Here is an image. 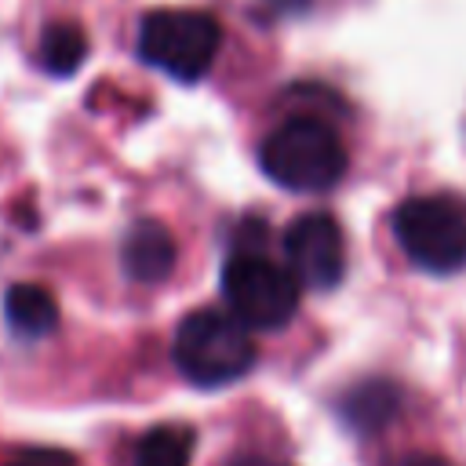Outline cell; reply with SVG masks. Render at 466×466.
<instances>
[{
	"instance_id": "obj_1",
	"label": "cell",
	"mask_w": 466,
	"mask_h": 466,
	"mask_svg": "<svg viewBox=\"0 0 466 466\" xmlns=\"http://www.w3.org/2000/svg\"><path fill=\"white\" fill-rule=\"evenodd\" d=\"M262 171L295 193H320L331 189L346 175V146L331 124L320 116H291L284 120L258 149Z\"/></svg>"
},
{
	"instance_id": "obj_2",
	"label": "cell",
	"mask_w": 466,
	"mask_h": 466,
	"mask_svg": "<svg viewBox=\"0 0 466 466\" xmlns=\"http://www.w3.org/2000/svg\"><path fill=\"white\" fill-rule=\"evenodd\" d=\"M175 364L197 386H226L251 371L255 339L233 313L197 309L175 331Z\"/></svg>"
},
{
	"instance_id": "obj_3",
	"label": "cell",
	"mask_w": 466,
	"mask_h": 466,
	"mask_svg": "<svg viewBox=\"0 0 466 466\" xmlns=\"http://www.w3.org/2000/svg\"><path fill=\"white\" fill-rule=\"evenodd\" d=\"M222 29L208 11L160 7L138 25V55L182 84H197L218 55Z\"/></svg>"
},
{
	"instance_id": "obj_4",
	"label": "cell",
	"mask_w": 466,
	"mask_h": 466,
	"mask_svg": "<svg viewBox=\"0 0 466 466\" xmlns=\"http://www.w3.org/2000/svg\"><path fill=\"white\" fill-rule=\"evenodd\" d=\"M393 237L415 266L455 273L466 266V204L444 193L408 197L393 215Z\"/></svg>"
},
{
	"instance_id": "obj_5",
	"label": "cell",
	"mask_w": 466,
	"mask_h": 466,
	"mask_svg": "<svg viewBox=\"0 0 466 466\" xmlns=\"http://www.w3.org/2000/svg\"><path fill=\"white\" fill-rule=\"evenodd\" d=\"M299 280L262 251H237L222 269V295L244 328H284L299 309Z\"/></svg>"
},
{
	"instance_id": "obj_6",
	"label": "cell",
	"mask_w": 466,
	"mask_h": 466,
	"mask_svg": "<svg viewBox=\"0 0 466 466\" xmlns=\"http://www.w3.org/2000/svg\"><path fill=\"white\" fill-rule=\"evenodd\" d=\"M284 255L295 280L309 291H328L346 273V237L324 211L299 215L284 229Z\"/></svg>"
},
{
	"instance_id": "obj_7",
	"label": "cell",
	"mask_w": 466,
	"mask_h": 466,
	"mask_svg": "<svg viewBox=\"0 0 466 466\" xmlns=\"http://www.w3.org/2000/svg\"><path fill=\"white\" fill-rule=\"evenodd\" d=\"M175 266V240L157 218H138L124 237V269L138 284H157Z\"/></svg>"
},
{
	"instance_id": "obj_8",
	"label": "cell",
	"mask_w": 466,
	"mask_h": 466,
	"mask_svg": "<svg viewBox=\"0 0 466 466\" xmlns=\"http://www.w3.org/2000/svg\"><path fill=\"white\" fill-rule=\"evenodd\" d=\"M4 317L22 339L51 335L58 324V302L40 284H15L4 295Z\"/></svg>"
},
{
	"instance_id": "obj_9",
	"label": "cell",
	"mask_w": 466,
	"mask_h": 466,
	"mask_svg": "<svg viewBox=\"0 0 466 466\" xmlns=\"http://www.w3.org/2000/svg\"><path fill=\"white\" fill-rule=\"evenodd\" d=\"M393 411H397V390L379 379L360 382L342 397V415L357 430H379L393 419Z\"/></svg>"
},
{
	"instance_id": "obj_10",
	"label": "cell",
	"mask_w": 466,
	"mask_h": 466,
	"mask_svg": "<svg viewBox=\"0 0 466 466\" xmlns=\"http://www.w3.org/2000/svg\"><path fill=\"white\" fill-rule=\"evenodd\" d=\"M87 58V33L76 22H51L40 40V66L55 76H69Z\"/></svg>"
},
{
	"instance_id": "obj_11",
	"label": "cell",
	"mask_w": 466,
	"mask_h": 466,
	"mask_svg": "<svg viewBox=\"0 0 466 466\" xmlns=\"http://www.w3.org/2000/svg\"><path fill=\"white\" fill-rule=\"evenodd\" d=\"M193 430L186 426H157L138 441L135 466H189Z\"/></svg>"
},
{
	"instance_id": "obj_12",
	"label": "cell",
	"mask_w": 466,
	"mask_h": 466,
	"mask_svg": "<svg viewBox=\"0 0 466 466\" xmlns=\"http://www.w3.org/2000/svg\"><path fill=\"white\" fill-rule=\"evenodd\" d=\"M4 466H76V462L58 448H25Z\"/></svg>"
},
{
	"instance_id": "obj_13",
	"label": "cell",
	"mask_w": 466,
	"mask_h": 466,
	"mask_svg": "<svg viewBox=\"0 0 466 466\" xmlns=\"http://www.w3.org/2000/svg\"><path fill=\"white\" fill-rule=\"evenodd\" d=\"M386 466H451V462H444L441 455H430V451H411V455H400Z\"/></svg>"
},
{
	"instance_id": "obj_14",
	"label": "cell",
	"mask_w": 466,
	"mask_h": 466,
	"mask_svg": "<svg viewBox=\"0 0 466 466\" xmlns=\"http://www.w3.org/2000/svg\"><path fill=\"white\" fill-rule=\"evenodd\" d=\"M233 466H284V462H277V459H262V455H244V459L233 462Z\"/></svg>"
}]
</instances>
